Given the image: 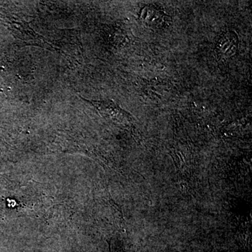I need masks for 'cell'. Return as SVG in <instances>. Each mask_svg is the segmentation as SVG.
I'll list each match as a JSON object with an SVG mask.
<instances>
[{
    "mask_svg": "<svg viewBox=\"0 0 252 252\" xmlns=\"http://www.w3.org/2000/svg\"><path fill=\"white\" fill-rule=\"evenodd\" d=\"M239 45L238 36L233 31L225 32L218 41L216 53L219 59H229L236 54Z\"/></svg>",
    "mask_w": 252,
    "mask_h": 252,
    "instance_id": "obj_1",
    "label": "cell"
},
{
    "mask_svg": "<svg viewBox=\"0 0 252 252\" xmlns=\"http://www.w3.org/2000/svg\"><path fill=\"white\" fill-rule=\"evenodd\" d=\"M142 23L152 28H160L165 26L169 18L161 10L152 5H147L142 8L140 13Z\"/></svg>",
    "mask_w": 252,
    "mask_h": 252,
    "instance_id": "obj_2",
    "label": "cell"
}]
</instances>
